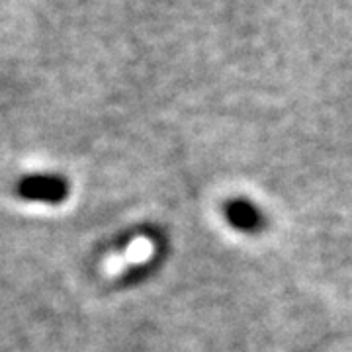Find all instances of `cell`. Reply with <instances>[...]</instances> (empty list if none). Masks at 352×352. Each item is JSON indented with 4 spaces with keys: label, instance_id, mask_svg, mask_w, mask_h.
<instances>
[{
    "label": "cell",
    "instance_id": "obj_1",
    "mask_svg": "<svg viewBox=\"0 0 352 352\" xmlns=\"http://www.w3.org/2000/svg\"><path fill=\"white\" fill-rule=\"evenodd\" d=\"M153 251H155V247H153V241L149 237H138L129 243V247L122 254L110 256L104 264V270H106V274H118L131 264L149 261Z\"/></svg>",
    "mask_w": 352,
    "mask_h": 352
}]
</instances>
